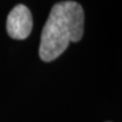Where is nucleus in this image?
Returning a JSON list of instances; mask_svg holds the SVG:
<instances>
[{"label":"nucleus","mask_w":122,"mask_h":122,"mask_svg":"<svg viewBox=\"0 0 122 122\" xmlns=\"http://www.w3.org/2000/svg\"><path fill=\"white\" fill-rule=\"evenodd\" d=\"M84 9L71 0L53 5L41 34L39 54L44 62L56 60L71 42L84 35Z\"/></svg>","instance_id":"f257e3e1"},{"label":"nucleus","mask_w":122,"mask_h":122,"mask_svg":"<svg viewBox=\"0 0 122 122\" xmlns=\"http://www.w3.org/2000/svg\"><path fill=\"white\" fill-rule=\"evenodd\" d=\"M6 28L11 39H27L33 28V17L30 10L24 5H16L7 16Z\"/></svg>","instance_id":"f03ea898"}]
</instances>
